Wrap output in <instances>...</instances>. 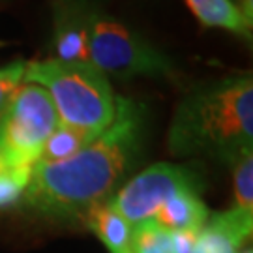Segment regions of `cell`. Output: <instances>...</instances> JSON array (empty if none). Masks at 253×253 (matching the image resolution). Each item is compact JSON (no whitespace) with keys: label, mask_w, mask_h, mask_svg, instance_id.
<instances>
[{"label":"cell","mask_w":253,"mask_h":253,"mask_svg":"<svg viewBox=\"0 0 253 253\" xmlns=\"http://www.w3.org/2000/svg\"><path fill=\"white\" fill-rule=\"evenodd\" d=\"M146 107L117 96L115 117L81 152L56 163H36L25 190L30 208L56 217H84L103 203L135 160L146 127Z\"/></svg>","instance_id":"obj_1"},{"label":"cell","mask_w":253,"mask_h":253,"mask_svg":"<svg viewBox=\"0 0 253 253\" xmlns=\"http://www.w3.org/2000/svg\"><path fill=\"white\" fill-rule=\"evenodd\" d=\"M167 146L174 156H212L231 163L253 148V79L227 75L191 88L174 109Z\"/></svg>","instance_id":"obj_2"},{"label":"cell","mask_w":253,"mask_h":253,"mask_svg":"<svg viewBox=\"0 0 253 253\" xmlns=\"http://www.w3.org/2000/svg\"><path fill=\"white\" fill-rule=\"evenodd\" d=\"M25 83H36L49 94L58 122L98 137L115 117L117 96L109 77L90 62L32 60Z\"/></svg>","instance_id":"obj_3"},{"label":"cell","mask_w":253,"mask_h":253,"mask_svg":"<svg viewBox=\"0 0 253 253\" xmlns=\"http://www.w3.org/2000/svg\"><path fill=\"white\" fill-rule=\"evenodd\" d=\"M88 60L117 79L172 77L174 66L167 54L117 19L94 9L88 21Z\"/></svg>","instance_id":"obj_4"},{"label":"cell","mask_w":253,"mask_h":253,"mask_svg":"<svg viewBox=\"0 0 253 253\" xmlns=\"http://www.w3.org/2000/svg\"><path fill=\"white\" fill-rule=\"evenodd\" d=\"M56 124L49 94L36 83L21 84L0 120V163L34 167Z\"/></svg>","instance_id":"obj_5"},{"label":"cell","mask_w":253,"mask_h":253,"mask_svg":"<svg viewBox=\"0 0 253 253\" xmlns=\"http://www.w3.org/2000/svg\"><path fill=\"white\" fill-rule=\"evenodd\" d=\"M201 180L195 172L174 163L160 162L139 172L113 197L111 207L131 227L154 217L158 208L180 191H199Z\"/></svg>","instance_id":"obj_6"},{"label":"cell","mask_w":253,"mask_h":253,"mask_svg":"<svg viewBox=\"0 0 253 253\" xmlns=\"http://www.w3.org/2000/svg\"><path fill=\"white\" fill-rule=\"evenodd\" d=\"M253 212L233 207L208 216L201 227L190 253H240V248L252 236Z\"/></svg>","instance_id":"obj_7"},{"label":"cell","mask_w":253,"mask_h":253,"mask_svg":"<svg viewBox=\"0 0 253 253\" xmlns=\"http://www.w3.org/2000/svg\"><path fill=\"white\" fill-rule=\"evenodd\" d=\"M94 9L53 4V47L54 58L62 62L88 60V21Z\"/></svg>","instance_id":"obj_8"},{"label":"cell","mask_w":253,"mask_h":253,"mask_svg":"<svg viewBox=\"0 0 253 253\" xmlns=\"http://www.w3.org/2000/svg\"><path fill=\"white\" fill-rule=\"evenodd\" d=\"M208 216L207 205L195 191H180L165 201L152 219L169 231H199Z\"/></svg>","instance_id":"obj_9"},{"label":"cell","mask_w":253,"mask_h":253,"mask_svg":"<svg viewBox=\"0 0 253 253\" xmlns=\"http://www.w3.org/2000/svg\"><path fill=\"white\" fill-rule=\"evenodd\" d=\"M84 221L92 233L105 244L109 253H131L133 227L111 207L109 201L92 207L84 214Z\"/></svg>","instance_id":"obj_10"},{"label":"cell","mask_w":253,"mask_h":253,"mask_svg":"<svg viewBox=\"0 0 253 253\" xmlns=\"http://www.w3.org/2000/svg\"><path fill=\"white\" fill-rule=\"evenodd\" d=\"M186 4L203 27L223 28L236 36L252 38V23L242 15L235 0H186Z\"/></svg>","instance_id":"obj_11"},{"label":"cell","mask_w":253,"mask_h":253,"mask_svg":"<svg viewBox=\"0 0 253 253\" xmlns=\"http://www.w3.org/2000/svg\"><path fill=\"white\" fill-rule=\"evenodd\" d=\"M96 137L90 135L88 131H83L79 127L68 126L58 122L53 133L45 141V146L42 150V156L38 163H56L64 162L68 158L81 152L86 145H90Z\"/></svg>","instance_id":"obj_12"},{"label":"cell","mask_w":253,"mask_h":253,"mask_svg":"<svg viewBox=\"0 0 253 253\" xmlns=\"http://www.w3.org/2000/svg\"><path fill=\"white\" fill-rule=\"evenodd\" d=\"M131 253H174L172 233L152 217L145 219L131 231Z\"/></svg>","instance_id":"obj_13"},{"label":"cell","mask_w":253,"mask_h":253,"mask_svg":"<svg viewBox=\"0 0 253 253\" xmlns=\"http://www.w3.org/2000/svg\"><path fill=\"white\" fill-rule=\"evenodd\" d=\"M235 178L236 207L253 212V148L240 152L231 162Z\"/></svg>","instance_id":"obj_14"},{"label":"cell","mask_w":253,"mask_h":253,"mask_svg":"<svg viewBox=\"0 0 253 253\" xmlns=\"http://www.w3.org/2000/svg\"><path fill=\"white\" fill-rule=\"evenodd\" d=\"M32 167H11L0 163V210L15 207L25 195Z\"/></svg>","instance_id":"obj_15"},{"label":"cell","mask_w":253,"mask_h":253,"mask_svg":"<svg viewBox=\"0 0 253 253\" xmlns=\"http://www.w3.org/2000/svg\"><path fill=\"white\" fill-rule=\"evenodd\" d=\"M25 66L27 64L23 60H15V62L0 68V120L4 117L11 98L15 96V92L25 79Z\"/></svg>","instance_id":"obj_16"},{"label":"cell","mask_w":253,"mask_h":253,"mask_svg":"<svg viewBox=\"0 0 253 253\" xmlns=\"http://www.w3.org/2000/svg\"><path fill=\"white\" fill-rule=\"evenodd\" d=\"M172 233V246H174V253H190L195 238L199 231H171Z\"/></svg>","instance_id":"obj_17"},{"label":"cell","mask_w":253,"mask_h":253,"mask_svg":"<svg viewBox=\"0 0 253 253\" xmlns=\"http://www.w3.org/2000/svg\"><path fill=\"white\" fill-rule=\"evenodd\" d=\"M53 4H72V6H83V8L100 9L105 0H51Z\"/></svg>","instance_id":"obj_18"},{"label":"cell","mask_w":253,"mask_h":253,"mask_svg":"<svg viewBox=\"0 0 253 253\" xmlns=\"http://www.w3.org/2000/svg\"><path fill=\"white\" fill-rule=\"evenodd\" d=\"M236 6L240 8L242 15H244L250 23H253V0H235Z\"/></svg>","instance_id":"obj_19"},{"label":"cell","mask_w":253,"mask_h":253,"mask_svg":"<svg viewBox=\"0 0 253 253\" xmlns=\"http://www.w3.org/2000/svg\"><path fill=\"white\" fill-rule=\"evenodd\" d=\"M244 253H252V250H248V252H244Z\"/></svg>","instance_id":"obj_20"}]
</instances>
